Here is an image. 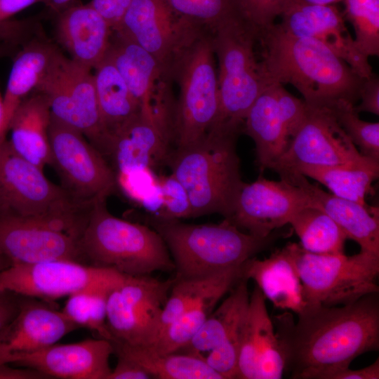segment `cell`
I'll list each match as a JSON object with an SVG mask.
<instances>
[{
  "mask_svg": "<svg viewBox=\"0 0 379 379\" xmlns=\"http://www.w3.org/2000/svg\"><path fill=\"white\" fill-rule=\"evenodd\" d=\"M294 322L289 312L273 317L293 379H330L359 355L379 348V293L340 306H307Z\"/></svg>",
  "mask_w": 379,
  "mask_h": 379,
  "instance_id": "obj_1",
  "label": "cell"
},
{
  "mask_svg": "<svg viewBox=\"0 0 379 379\" xmlns=\"http://www.w3.org/2000/svg\"><path fill=\"white\" fill-rule=\"evenodd\" d=\"M258 41L268 85L293 86L311 108L332 109L341 102L355 105L364 78L324 44L288 34L275 23L259 34Z\"/></svg>",
  "mask_w": 379,
  "mask_h": 379,
  "instance_id": "obj_2",
  "label": "cell"
},
{
  "mask_svg": "<svg viewBox=\"0 0 379 379\" xmlns=\"http://www.w3.org/2000/svg\"><path fill=\"white\" fill-rule=\"evenodd\" d=\"M146 225L165 242L175 265V277H204L242 265L265 249L276 234L258 237L240 230L228 219L218 224H187L147 215Z\"/></svg>",
  "mask_w": 379,
  "mask_h": 379,
  "instance_id": "obj_3",
  "label": "cell"
},
{
  "mask_svg": "<svg viewBox=\"0 0 379 379\" xmlns=\"http://www.w3.org/2000/svg\"><path fill=\"white\" fill-rule=\"evenodd\" d=\"M107 198L92 206L79 242L85 264L114 270L126 276L175 271L168 248L146 224L112 215Z\"/></svg>",
  "mask_w": 379,
  "mask_h": 379,
  "instance_id": "obj_4",
  "label": "cell"
},
{
  "mask_svg": "<svg viewBox=\"0 0 379 379\" xmlns=\"http://www.w3.org/2000/svg\"><path fill=\"white\" fill-rule=\"evenodd\" d=\"M238 135L210 131L197 142L170 154L167 165L187 192L192 218L231 216L244 184L236 149Z\"/></svg>",
  "mask_w": 379,
  "mask_h": 379,
  "instance_id": "obj_5",
  "label": "cell"
},
{
  "mask_svg": "<svg viewBox=\"0 0 379 379\" xmlns=\"http://www.w3.org/2000/svg\"><path fill=\"white\" fill-rule=\"evenodd\" d=\"M211 35L218 63L219 107L209 131L240 133L250 107L269 86L255 53L259 34L239 15L221 24Z\"/></svg>",
  "mask_w": 379,
  "mask_h": 379,
  "instance_id": "obj_6",
  "label": "cell"
},
{
  "mask_svg": "<svg viewBox=\"0 0 379 379\" xmlns=\"http://www.w3.org/2000/svg\"><path fill=\"white\" fill-rule=\"evenodd\" d=\"M211 33L199 29L175 55L168 76L179 88L172 121L175 149L203 139L218 112V67Z\"/></svg>",
  "mask_w": 379,
  "mask_h": 379,
  "instance_id": "obj_7",
  "label": "cell"
},
{
  "mask_svg": "<svg viewBox=\"0 0 379 379\" xmlns=\"http://www.w3.org/2000/svg\"><path fill=\"white\" fill-rule=\"evenodd\" d=\"M92 206L74 201L7 138L0 144V211L50 222L79 237Z\"/></svg>",
  "mask_w": 379,
  "mask_h": 379,
  "instance_id": "obj_8",
  "label": "cell"
},
{
  "mask_svg": "<svg viewBox=\"0 0 379 379\" xmlns=\"http://www.w3.org/2000/svg\"><path fill=\"white\" fill-rule=\"evenodd\" d=\"M307 306H340L379 293V255L316 254L290 243Z\"/></svg>",
  "mask_w": 379,
  "mask_h": 379,
  "instance_id": "obj_9",
  "label": "cell"
},
{
  "mask_svg": "<svg viewBox=\"0 0 379 379\" xmlns=\"http://www.w3.org/2000/svg\"><path fill=\"white\" fill-rule=\"evenodd\" d=\"M51 162L60 186L77 203L91 206L108 198L117 187L112 168L80 132L51 117Z\"/></svg>",
  "mask_w": 379,
  "mask_h": 379,
  "instance_id": "obj_10",
  "label": "cell"
},
{
  "mask_svg": "<svg viewBox=\"0 0 379 379\" xmlns=\"http://www.w3.org/2000/svg\"><path fill=\"white\" fill-rule=\"evenodd\" d=\"M91 70L63 54L36 92L46 95L52 119L80 132L105 158L109 138Z\"/></svg>",
  "mask_w": 379,
  "mask_h": 379,
  "instance_id": "obj_11",
  "label": "cell"
},
{
  "mask_svg": "<svg viewBox=\"0 0 379 379\" xmlns=\"http://www.w3.org/2000/svg\"><path fill=\"white\" fill-rule=\"evenodd\" d=\"M174 282L150 275L127 276L109 293L107 326L112 339L133 346H149L157 338L163 308Z\"/></svg>",
  "mask_w": 379,
  "mask_h": 379,
  "instance_id": "obj_12",
  "label": "cell"
},
{
  "mask_svg": "<svg viewBox=\"0 0 379 379\" xmlns=\"http://www.w3.org/2000/svg\"><path fill=\"white\" fill-rule=\"evenodd\" d=\"M126 277L109 268L54 260L11 265L0 272V290L53 302L88 287L117 286Z\"/></svg>",
  "mask_w": 379,
  "mask_h": 379,
  "instance_id": "obj_13",
  "label": "cell"
},
{
  "mask_svg": "<svg viewBox=\"0 0 379 379\" xmlns=\"http://www.w3.org/2000/svg\"><path fill=\"white\" fill-rule=\"evenodd\" d=\"M105 55L124 80L140 112L171 128L175 105L169 86L171 81L158 60L114 30Z\"/></svg>",
  "mask_w": 379,
  "mask_h": 379,
  "instance_id": "obj_14",
  "label": "cell"
},
{
  "mask_svg": "<svg viewBox=\"0 0 379 379\" xmlns=\"http://www.w3.org/2000/svg\"><path fill=\"white\" fill-rule=\"evenodd\" d=\"M201 29L175 13L166 0H132L113 30L151 53L168 76L177 53Z\"/></svg>",
  "mask_w": 379,
  "mask_h": 379,
  "instance_id": "obj_15",
  "label": "cell"
},
{
  "mask_svg": "<svg viewBox=\"0 0 379 379\" xmlns=\"http://www.w3.org/2000/svg\"><path fill=\"white\" fill-rule=\"evenodd\" d=\"M308 108L305 122L271 169L281 174L300 166L335 165L364 156L341 127L332 109Z\"/></svg>",
  "mask_w": 379,
  "mask_h": 379,
  "instance_id": "obj_16",
  "label": "cell"
},
{
  "mask_svg": "<svg viewBox=\"0 0 379 379\" xmlns=\"http://www.w3.org/2000/svg\"><path fill=\"white\" fill-rule=\"evenodd\" d=\"M79 239L50 222L0 211V253L12 265L54 260L85 264Z\"/></svg>",
  "mask_w": 379,
  "mask_h": 379,
  "instance_id": "obj_17",
  "label": "cell"
},
{
  "mask_svg": "<svg viewBox=\"0 0 379 379\" xmlns=\"http://www.w3.org/2000/svg\"><path fill=\"white\" fill-rule=\"evenodd\" d=\"M307 206L308 197L298 186L283 179L274 181L259 177L251 183L244 182L233 212L227 219L239 229L264 238L288 224Z\"/></svg>",
  "mask_w": 379,
  "mask_h": 379,
  "instance_id": "obj_18",
  "label": "cell"
},
{
  "mask_svg": "<svg viewBox=\"0 0 379 379\" xmlns=\"http://www.w3.org/2000/svg\"><path fill=\"white\" fill-rule=\"evenodd\" d=\"M280 18L281 21L277 25L288 34L322 43L362 78L373 73L368 58L357 48L344 15L335 5H314L291 0Z\"/></svg>",
  "mask_w": 379,
  "mask_h": 379,
  "instance_id": "obj_19",
  "label": "cell"
},
{
  "mask_svg": "<svg viewBox=\"0 0 379 379\" xmlns=\"http://www.w3.org/2000/svg\"><path fill=\"white\" fill-rule=\"evenodd\" d=\"M111 342L103 338L65 345L53 344L7 357L4 364L36 371L46 378L109 379Z\"/></svg>",
  "mask_w": 379,
  "mask_h": 379,
  "instance_id": "obj_20",
  "label": "cell"
},
{
  "mask_svg": "<svg viewBox=\"0 0 379 379\" xmlns=\"http://www.w3.org/2000/svg\"><path fill=\"white\" fill-rule=\"evenodd\" d=\"M285 359L266 298L255 285L241 326L237 378L280 379Z\"/></svg>",
  "mask_w": 379,
  "mask_h": 379,
  "instance_id": "obj_21",
  "label": "cell"
},
{
  "mask_svg": "<svg viewBox=\"0 0 379 379\" xmlns=\"http://www.w3.org/2000/svg\"><path fill=\"white\" fill-rule=\"evenodd\" d=\"M172 133L140 111L109 136L106 160L115 175L167 164L173 149Z\"/></svg>",
  "mask_w": 379,
  "mask_h": 379,
  "instance_id": "obj_22",
  "label": "cell"
},
{
  "mask_svg": "<svg viewBox=\"0 0 379 379\" xmlns=\"http://www.w3.org/2000/svg\"><path fill=\"white\" fill-rule=\"evenodd\" d=\"M79 328L53 302L20 295L17 314L0 331V364L11 355L55 344Z\"/></svg>",
  "mask_w": 379,
  "mask_h": 379,
  "instance_id": "obj_23",
  "label": "cell"
},
{
  "mask_svg": "<svg viewBox=\"0 0 379 379\" xmlns=\"http://www.w3.org/2000/svg\"><path fill=\"white\" fill-rule=\"evenodd\" d=\"M62 55L42 29L16 52L3 95L0 144L7 138L10 121L16 109L26 98L38 91Z\"/></svg>",
  "mask_w": 379,
  "mask_h": 379,
  "instance_id": "obj_24",
  "label": "cell"
},
{
  "mask_svg": "<svg viewBox=\"0 0 379 379\" xmlns=\"http://www.w3.org/2000/svg\"><path fill=\"white\" fill-rule=\"evenodd\" d=\"M279 175L281 179L301 188L308 197L309 206L327 213L343 230L347 239L360 246V251L379 255L378 207L363 205L326 192L297 172Z\"/></svg>",
  "mask_w": 379,
  "mask_h": 379,
  "instance_id": "obj_25",
  "label": "cell"
},
{
  "mask_svg": "<svg viewBox=\"0 0 379 379\" xmlns=\"http://www.w3.org/2000/svg\"><path fill=\"white\" fill-rule=\"evenodd\" d=\"M112 29L89 3L72 4L58 13V42L74 61L91 69L104 58Z\"/></svg>",
  "mask_w": 379,
  "mask_h": 379,
  "instance_id": "obj_26",
  "label": "cell"
},
{
  "mask_svg": "<svg viewBox=\"0 0 379 379\" xmlns=\"http://www.w3.org/2000/svg\"><path fill=\"white\" fill-rule=\"evenodd\" d=\"M241 277L253 279L276 308L298 314L307 307L290 243L264 260L248 259Z\"/></svg>",
  "mask_w": 379,
  "mask_h": 379,
  "instance_id": "obj_27",
  "label": "cell"
},
{
  "mask_svg": "<svg viewBox=\"0 0 379 379\" xmlns=\"http://www.w3.org/2000/svg\"><path fill=\"white\" fill-rule=\"evenodd\" d=\"M248 280L241 278L230 295L211 313L190 342L175 352L199 356L219 347L230 353L239 349L241 326L249 295Z\"/></svg>",
  "mask_w": 379,
  "mask_h": 379,
  "instance_id": "obj_28",
  "label": "cell"
},
{
  "mask_svg": "<svg viewBox=\"0 0 379 379\" xmlns=\"http://www.w3.org/2000/svg\"><path fill=\"white\" fill-rule=\"evenodd\" d=\"M51 114L46 95L34 92L16 109L9 124L8 142L19 156L44 170L51 165Z\"/></svg>",
  "mask_w": 379,
  "mask_h": 379,
  "instance_id": "obj_29",
  "label": "cell"
},
{
  "mask_svg": "<svg viewBox=\"0 0 379 379\" xmlns=\"http://www.w3.org/2000/svg\"><path fill=\"white\" fill-rule=\"evenodd\" d=\"M243 131L255 142L261 170L270 168L285 152L290 139L279 117L273 84L262 91L250 107Z\"/></svg>",
  "mask_w": 379,
  "mask_h": 379,
  "instance_id": "obj_30",
  "label": "cell"
},
{
  "mask_svg": "<svg viewBox=\"0 0 379 379\" xmlns=\"http://www.w3.org/2000/svg\"><path fill=\"white\" fill-rule=\"evenodd\" d=\"M288 172H297L317 180L337 197L366 205V197L373 191L372 184L378 178L379 161L364 155L343 164L304 165L285 173Z\"/></svg>",
  "mask_w": 379,
  "mask_h": 379,
  "instance_id": "obj_31",
  "label": "cell"
},
{
  "mask_svg": "<svg viewBox=\"0 0 379 379\" xmlns=\"http://www.w3.org/2000/svg\"><path fill=\"white\" fill-rule=\"evenodd\" d=\"M114 354L130 359L152 378L159 379H223L199 356L172 352L160 353L147 346H133L110 341Z\"/></svg>",
  "mask_w": 379,
  "mask_h": 379,
  "instance_id": "obj_32",
  "label": "cell"
},
{
  "mask_svg": "<svg viewBox=\"0 0 379 379\" xmlns=\"http://www.w3.org/2000/svg\"><path fill=\"white\" fill-rule=\"evenodd\" d=\"M93 69L100 118L109 138L112 133L140 111V107L106 55Z\"/></svg>",
  "mask_w": 379,
  "mask_h": 379,
  "instance_id": "obj_33",
  "label": "cell"
},
{
  "mask_svg": "<svg viewBox=\"0 0 379 379\" xmlns=\"http://www.w3.org/2000/svg\"><path fill=\"white\" fill-rule=\"evenodd\" d=\"M241 278V274L232 276L209 291L168 326L147 347L160 353L175 352L183 347L199 331L220 299Z\"/></svg>",
  "mask_w": 379,
  "mask_h": 379,
  "instance_id": "obj_34",
  "label": "cell"
},
{
  "mask_svg": "<svg viewBox=\"0 0 379 379\" xmlns=\"http://www.w3.org/2000/svg\"><path fill=\"white\" fill-rule=\"evenodd\" d=\"M289 224L300 241V246L316 254L344 253L347 235L324 211L307 206L298 211Z\"/></svg>",
  "mask_w": 379,
  "mask_h": 379,
  "instance_id": "obj_35",
  "label": "cell"
},
{
  "mask_svg": "<svg viewBox=\"0 0 379 379\" xmlns=\"http://www.w3.org/2000/svg\"><path fill=\"white\" fill-rule=\"evenodd\" d=\"M241 266L230 267L204 277L177 279L174 277L163 308L159 335L209 291L228 278L241 274Z\"/></svg>",
  "mask_w": 379,
  "mask_h": 379,
  "instance_id": "obj_36",
  "label": "cell"
},
{
  "mask_svg": "<svg viewBox=\"0 0 379 379\" xmlns=\"http://www.w3.org/2000/svg\"><path fill=\"white\" fill-rule=\"evenodd\" d=\"M115 286H92L76 292L68 296L62 312L79 328H86L99 338L110 341L112 338L106 321L107 301Z\"/></svg>",
  "mask_w": 379,
  "mask_h": 379,
  "instance_id": "obj_37",
  "label": "cell"
},
{
  "mask_svg": "<svg viewBox=\"0 0 379 379\" xmlns=\"http://www.w3.org/2000/svg\"><path fill=\"white\" fill-rule=\"evenodd\" d=\"M357 48L365 57L379 55V0H343Z\"/></svg>",
  "mask_w": 379,
  "mask_h": 379,
  "instance_id": "obj_38",
  "label": "cell"
},
{
  "mask_svg": "<svg viewBox=\"0 0 379 379\" xmlns=\"http://www.w3.org/2000/svg\"><path fill=\"white\" fill-rule=\"evenodd\" d=\"M173 10L192 24L213 32L240 15L234 0H166Z\"/></svg>",
  "mask_w": 379,
  "mask_h": 379,
  "instance_id": "obj_39",
  "label": "cell"
},
{
  "mask_svg": "<svg viewBox=\"0 0 379 379\" xmlns=\"http://www.w3.org/2000/svg\"><path fill=\"white\" fill-rule=\"evenodd\" d=\"M354 105L341 102L332 108L336 119L361 153L379 161V123L361 119Z\"/></svg>",
  "mask_w": 379,
  "mask_h": 379,
  "instance_id": "obj_40",
  "label": "cell"
},
{
  "mask_svg": "<svg viewBox=\"0 0 379 379\" xmlns=\"http://www.w3.org/2000/svg\"><path fill=\"white\" fill-rule=\"evenodd\" d=\"M158 180L164 206L160 216L157 218L166 220L191 218L192 206L190 197L181 182L172 173L168 175H159Z\"/></svg>",
  "mask_w": 379,
  "mask_h": 379,
  "instance_id": "obj_41",
  "label": "cell"
},
{
  "mask_svg": "<svg viewBox=\"0 0 379 379\" xmlns=\"http://www.w3.org/2000/svg\"><path fill=\"white\" fill-rule=\"evenodd\" d=\"M291 0H234L241 16L260 34L274 24Z\"/></svg>",
  "mask_w": 379,
  "mask_h": 379,
  "instance_id": "obj_42",
  "label": "cell"
},
{
  "mask_svg": "<svg viewBox=\"0 0 379 379\" xmlns=\"http://www.w3.org/2000/svg\"><path fill=\"white\" fill-rule=\"evenodd\" d=\"M273 85L279 117L286 135L291 139L305 122L309 108L304 100L290 93L281 84Z\"/></svg>",
  "mask_w": 379,
  "mask_h": 379,
  "instance_id": "obj_43",
  "label": "cell"
},
{
  "mask_svg": "<svg viewBox=\"0 0 379 379\" xmlns=\"http://www.w3.org/2000/svg\"><path fill=\"white\" fill-rule=\"evenodd\" d=\"M118 189L140 204L158 185V176L154 171L146 168L116 175Z\"/></svg>",
  "mask_w": 379,
  "mask_h": 379,
  "instance_id": "obj_44",
  "label": "cell"
},
{
  "mask_svg": "<svg viewBox=\"0 0 379 379\" xmlns=\"http://www.w3.org/2000/svg\"><path fill=\"white\" fill-rule=\"evenodd\" d=\"M361 103L354 105V110L379 115V79L373 73L364 78L359 94Z\"/></svg>",
  "mask_w": 379,
  "mask_h": 379,
  "instance_id": "obj_45",
  "label": "cell"
},
{
  "mask_svg": "<svg viewBox=\"0 0 379 379\" xmlns=\"http://www.w3.org/2000/svg\"><path fill=\"white\" fill-rule=\"evenodd\" d=\"M131 1L132 0H91L89 4L114 29L119 24Z\"/></svg>",
  "mask_w": 379,
  "mask_h": 379,
  "instance_id": "obj_46",
  "label": "cell"
},
{
  "mask_svg": "<svg viewBox=\"0 0 379 379\" xmlns=\"http://www.w3.org/2000/svg\"><path fill=\"white\" fill-rule=\"evenodd\" d=\"M117 362L109 379H149L151 375L140 365L125 357L117 355Z\"/></svg>",
  "mask_w": 379,
  "mask_h": 379,
  "instance_id": "obj_47",
  "label": "cell"
},
{
  "mask_svg": "<svg viewBox=\"0 0 379 379\" xmlns=\"http://www.w3.org/2000/svg\"><path fill=\"white\" fill-rule=\"evenodd\" d=\"M20 301V295L0 290V331L13 319L17 314Z\"/></svg>",
  "mask_w": 379,
  "mask_h": 379,
  "instance_id": "obj_48",
  "label": "cell"
},
{
  "mask_svg": "<svg viewBox=\"0 0 379 379\" xmlns=\"http://www.w3.org/2000/svg\"><path fill=\"white\" fill-rule=\"evenodd\" d=\"M379 359L373 364L360 369L352 370L350 367L333 374L330 379H378Z\"/></svg>",
  "mask_w": 379,
  "mask_h": 379,
  "instance_id": "obj_49",
  "label": "cell"
},
{
  "mask_svg": "<svg viewBox=\"0 0 379 379\" xmlns=\"http://www.w3.org/2000/svg\"><path fill=\"white\" fill-rule=\"evenodd\" d=\"M37 3L48 5V0H0V24L11 20L17 13Z\"/></svg>",
  "mask_w": 379,
  "mask_h": 379,
  "instance_id": "obj_50",
  "label": "cell"
},
{
  "mask_svg": "<svg viewBox=\"0 0 379 379\" xmlns=\"http://www.w3.org/2000/svg\"><path fill=\"white\" fill-rule=\"evenodd\" d=\"M41 373L31 368H13L7 364H0V379H46ZM47 379V378H46Z\"/></svg>",
  "mask_w": 379,
  "mask_h": 379,
  "instance_id": "obj_51",
  "label": "cell"
},
{
  "mask_svg": "<svg viewBox=\"0 0 379 379\" xmlns=\"http://www.w3.org/2000/svg\"><path fill=\"white\" fill-rule=\"evenodd\" d=\"M24 26L20 20H9L0 24V40L18 43L22 37Z\"/></svg>",
  "mask_w": 379,
  "mask_h": 379,
  "instance_id": "obj_52",
  "label": "cell"
},
{
  "mask_svg": "<svg viewBox=\"0 0 379 379\" xmlns=\"http://www.w3.org/2000/svg\"><path fill=\"white\" fill-rule=\"evenodd\" d=\"M20 46L0 40V58L16 53Z\"/></svg>",
  "mask_w": 379,
  "mask_h": 379,
  "instance_id": "obj_53",
  "label": "cell"
},
{
  "mask_svg": "<svg viewBox=\"0 0 379 379\" xmlns=\"http://www.w3.org/2000/svg\"><path fill=\"white\" fill-rule=\"evenodd\" d=\"M72 2V0H48L47 6L53 11L58 13L68 6Z\"/></svg>",
  "mask_w": 379,
  "mask_h": 379,
  "instance_id": "obj_54",
  "label": "cell"
},
{
  "mask_svg": "<svg viewBox=\"0 0 379 379\" xmlns=\"http://www.w3.org/2000/svg\"><path fill=\"white\" fill-rule=\"evenodd\" d=\"M300 1L314 5H335L343 0H298Z\"/></svg>",
  "mask_w": 379,
  "mask_h": 379,
  "instance_id": "obj_55",
  "label": "cell"
},
{
  "mask_svg": "<svg viewBox=\"0 0 379 379\" xmlns=\"http://www.w3.org/2000/svg\"><path fill=\"white\" fill-rule=\"evenodd\" d=\"M12 265L11 262L0 253V272Z\"/></svg>",
  "mask_w": 379,
  "mask_h": 379,
  "instance_id": "obj_56",
  "label": "cell"
},
{
  "mask_svg": "<svg viewBox=\"0 0 379 379\" xmlns=\"http://www.w3.org/2000/svg\"><path fill=\"white\" fill-rule=\"evenodd\" d=\"M2 107H3V95L0 91V121L2 115Z\"/></svg>",
  "mask_w": 379,
  "mask_h": 379,
  "instance_id": "obj_57",
  "label": "cell"
}]
</instances>
